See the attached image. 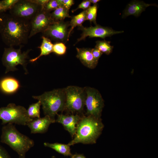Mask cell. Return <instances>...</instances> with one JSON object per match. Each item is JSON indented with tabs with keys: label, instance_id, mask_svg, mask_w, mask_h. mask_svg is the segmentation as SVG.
I'll return each mask as SVG.
<instances>
[{
	"label": "cell",
	"instance_id": "cell-1",
	"mask_svg": "<svg viewBox=\"0 0 158 158\" xmlns=\"http://www.w3.org/2000/svg\"><path fill=\"white\" fill-rule=\"evenodd\" d=\"M2 23L0 32L4 43L9 47L27 44L30 31V21L1 13Z\"/></svg>",
	"mask_w": 158,
	"mask_h": 158
},
{
	"label": "cell",
	"instance_id": "cell-2",
	"mask_svg": "<svg viewBox=\"0 0 158 158\" xmlns=\"http://www.w3.org/2000/svg\"><path fill=\"white\" fill-rule=\"evenodd\" d=\"M104 125L100 118L82 115L78 123L74 138L68 144H93L100 135Z\"/></svg>",
	"mask_w": 158,
	"mask_h": 158
},
{
	"label": "cell",
	"instance_id": "cell-3",
	"mask_svg": "<svg viewBox=\"0 0 158 158\" xmlns=\"http://www.w3.org/2000/svg\"><path fill=\"white\" fill-rule=\"evenodd\" d=\"M1 142L16 152L20 158H25L26 153L34 145L33 140L20 133L11 123L2 127Z\"/></svg>",
	"mask_w": 158,
	"mask_h": 158
},
{
	"label": "cell",
	"instance_id": "cell-4",
	"mask_svg": "<svg viewBox=\"0 0 158 158\" xmlns=\"http://www.w3.org/2000/svg\"><path fill=\"white\" fill-rule=\"evenodd\" d=\"M32 97L40 101L44 115L53 119H55L58 112L64 111L66 95L64 88L55 89Z\"/></svg>",
	"mask_w": 158,
	"mask_h": 158
},
{
	"label": "cell",
	"instance_id": "cell-5",
	"mask_svg": "<svg viewBox=\"0 0 158 158\" xmlns=\"http://www.w3.org/2000/svg\"><path fill=\"white\" fill-rule=\"evenodd\" d=\"M64 89L66 95L64 111L73 114H82L85 106L86 94L85 87L71 85Z\"/></svg>",
	"mask_w": 158,
	"mask_h": 158
},
{
	"label": "cell",
	"instance_id": "cell-6",
	"mask_svg": "<svg viewBox=\"0 0 158 158\" xmlns=\"http://www.w3.org/2000/svg\"><path fill=\"white\" fill-rule=\"evenodd\" d=\"M33 119L29 117L27 109L23 106L11 103L0 108V119L2 125L15 123L25 126Z\"/></svg>",
	"mask_w": 158,
	"mask_h": 158
},
{
	"label": "cell",
	"instance_id": "cell-7",
	"mask_svg": "<svg viewBox=\"0 0 158 158\" xmlns=\"http://www.w3.org/2000/svg\"><path fill=\"white\" fill-rule=\"evenodd\" d=\"M23 46H20L18 49H15L13 47L4 48L1 61L6 68L5 73L17 70L16 67L19 65H22L25 70H26L28 54L32 49L22 52L21 49Z\"/></svg>",
	"mask_w": 158,
	"mask_h": 158
},
{
	"label": "cell",
	"instance_id": "cell-8",
	"mask_svg": "<svg viewBox=\"0 0 158 158\" xmlns=\"http://www.w3.org/2000/svg\"><path fill=\"white\" fill-rule=\"evenodd\" d=\"M85 88L86 116L100 118L104 105V101L101 94L98 90L94 88L86 87Z\"/></svg>",
	"mask_w": 158,
	"mask_h": 158
},
{
	"label": "cell",
	"instance_id": "cell-9",
	"mask_svg": "<svg viewBox=\"0 0 158 158\" xmlns=\"http://www.w3.org/2000/svg\"><path fill=\"white\" fill-rule=\"evenodd\" d=\"M42 8V6L32 0H18L9 10V14L30 21Z\"/></svg>",
	"mask_w": 158,
	"mask_h": 158
},
{
	"label": "cell",
	"instance_id": "cell-10",
	"mask_svg": "<svg viewBox=\"0 0 158 158\" xmlns=\"http://www.w3.org/2000/svg\"><path fill=\"white\" fill-rule=\"evenodd\" d=\"M69 22L64 21L55 22L43 32L42 36L56 42L65 43L68 41Z\"/></svg>",
	"mask_w": 158,
	"mask_h": 158
},
{
	"label": "cell",
	"instance_id": "cell-11",
	"mask_svg": "<svg viewBox=\"0 0 158 158\" xmlns=\"http://www.w3.org/2000/svg\"><path fill=\"white\" fill-rule=\"evenodd\" d=\"M51 13L42 8L30 20L29 39L37 33L43 32L55 22L51 17Z\"/></svg>",
	"mask_w": 158,
	"mask_h": 158
},
{
	"label": "cell",
	"instance_id": "cell-12",
	"mask_svg": "<svg viewBox=\"0 0 158 158\" xmlns=\"http://www.w3.org/2000/svg\"><path fill=\"white\" fill-rule=\"evenodd\" d=\"M78 29L82 30V33L80 37L78 39L77 42L85 40L88 36L90 38L100 37L104 39L107 37L124 32L123 31H115L111 28L103 27L97 24L95 26H91L88 27L82 25L78 27Z\"/></svg>",
	"mask_w": 158,
	"mask_h": 158
},
{
	"label": "cell",
	"instance_id": "cell-13",
	"mask_svg": "<svg viewBox=\"0 0 158 158\" xmlns=\"http://www.w3.org/2000/svg\"><path fill=\"white\" fill-rule=\"evenodd\" d=\"M55 122L61 124L72 137L75 133L76 126L82 116L78 114L64 115L62 114H57Z\"/></svg>",
	"mask_w": 158,
	"mask_h": 158
},
{
	"label": "cell",
	"instance_id": "cell-14",
	"mask_svg": "<svg viewBox=\"0 0 158 158\" xmlns=\"http://www.w3.org/2000/svg\"><path fill=\"white\" fill-rule=\"evenodd\" d=\"M55 122V120L48 116L42 118H35L26 124L30 128L31 133H43L46 132L51 123Z\"/></svg>",
	"mask_w": 158,
	"mask_h": 158
},
{
	"label": "cell",
	"instance_id": "cell-15",
	"mask_svg": "<svg viewBox=\"0 0 158 158\" xmlns=\"http://www.w3.org/2000/svg\"><path fill=\"white\" fill-rule=\"evenodd\" d=\"M92 49L76 47L77 54L76 57L80 60L83 65L92 69L96 67L98 62L95 61L93 56Z\"/></svg>",
	"mask_w": 158,
	"mask_h": 158
},
{
	"label": "cell",
	"instance_id": "cell-16",
	"mask_svg": "<svg viewBox=\"0 0 158 158\" xmlns=\"http://www.w3.org/2000/svg\"><path fill=\"white\" fill-rule=\"evenodd\" d=\"M150 6H155L154 4H148L143 1L135 0L128 4L124 11L122 18H125L130 15L135 17L139 16L146 8Z\"/></svg>",
	"mask_w": 158,
	"mask_h": 158
},
{
	"label": "cell",
	"instance_id": "cell-17",
	"mask_svg": "<svg viewBox=\"0 0 158 158\" xmlns=\"http://www.w3.org/2000/svg\"><path fill=\"white\" fill-rule=\"evenodd\" d=\"M18 81L16 79L11 78H6L0 82V88L4 92L11 94L16 92L19 88Z\"/></svg>",
	"mask_w": 158,
	"mask_h": 158
},
{
	"label": "cell",
	"instance_id": "cell-18",
	"mask_svg": "<svg viewBox=\"0 0 158 158\" xmlns=\"http://www.w3.org/2000/svg\"><path fill=\"white\" fill-rule=\"evenodd\" d=\"M41 38L42 40L41 45L38 48L40 49V53L37 57L29 60V61L33 63L36 61L41 57L49 54L53 52V44L51 40L44 36H42Z\"/></svg>",
	"mask_w": 158,
	"mask_h": 158
},
{
	"label": "cell",
	"instance_id": "cell-19",
	"mask_svg": "<svg viewBox=\"0 0 158 158\" xmlns=\"http://www.w3.org/2000/svg\"><path fill=\"white\" fill-rule=\"evenodd\" d=\"M44 145L45 146L50 148L64 156H71L72 154L71 152L70 146L68 144L45 142L44 143Z\"/></svg>",
	"mask_w": 158,
	"mask_h": 158
},
{
	"label": "cell",
	"instance_id": "cell-20",
	"mask_svg": "<svg viewBox=\"0 0 158 158\" xmlns=\"http://www.w3.org/2000/svg\"><path fill=\"white\" fill-rule=\"evenodd\" d=\"M69 10L60 6L51 13V16L54 22L63 21L66 18H71L69 14Z\"/></svg>",
	"mask_w": 158,
	"mask_h": 158
},
{
	"label": "cell",
	"instance_id": "cell-21",
	"mask_svg": "<svg viewBox=\"0 0 158 158\" xmlns=\"http://www.w3.org/2000/svg\"><path fill=\"white\" fill-rule=\"evenodd\" d=\"M86 20L85 11H83L79 14L73 16L71 21L69 22L71 28L69 30L68 36L70 34L74 28L76 26L78 27L82 25V24Z\"/></svg>",
	"mask_w": 158,
	"mask_h": 158
},
{
	"label": "cell",
	"instance_id": "cell-22",
	"mask_svg": "<svg viewBox=\"0 0 158 158\" xmlns=\"http://www.w3.org/2000/svg\"><path fill=\"white\" fill-rule=\"evenodd\" d=\"M110 42L105 40L97 41L96 42L95 48L102 53L108 55L112 52L113 48V46L110 45Z\"/></svg>",
	"mask_w": 158,
	"mask_h": 158
},
{
	"label": "cell",
	"instance_id": "cell-23",
	"mask_svg": "<svg viewBox=\"0 0 158 158\" xmlns=\"http://www.w3.org/2000/svg\"><path fill=\"white\" fill-rule=\"evenodd\" d=\"M41 105V104L39 101L35 103L30 105L27 110L28 115L30 118L33 119L40 117Z\"/></svg>",
	"mask_w": 158,
	"mask_h": 158
},
{
	"label": "cell",
	"instance_id": "cell-24",
	"mask_svg": "<svg viewBox=\"0 0 158 158\" xmlns=\"http://www.w3.org/2000/svg\"><path fill=\"white\" fill-rule=\"evenodd\" d=\"M97 9L98 4H96L85 10L86 20H89L90 23L93 22L95 25L97 24L96 20Z\"/></svg>",
	"mask_w": 158,
	"mask_h": 158
},
{
	"label": "cell",
	"instance_id": "cell-25",
	"mask_svg": "<svg viewBox=\"0 0 158 158\" xmlns=\"http://www.w3.org/2000/svg\"><path fill=\"white\" fill-rule=\"evenodd\" d=\"M66 48L64 43L61 42H56L53 44V52L58 55H63L65 54Z\"/></svg>",
	"mask_w": 158,
	"mask_h": 158
},
{
	"label": "cell",
	"instance_id": "cell-26",
	"mask_svg": "<svg viewBox=\"0 0 158 158\" xmlns=\"http://www.w3.org/2000/svg\"><path fill=\"white\" fill-rule=\"evenodd\" d=\"M60 6L56 0H49L43 8L46 11L51 12Z\"/></svg>",
	"mask_w": 158,
	"mask_h": 158
},
{
	"label": "cell",
	"instance_id": "cell-27",
	"mask_svg": "<svg viewBox=\"0 0 158 158\" xmlns=\"http://www.w3.org/2000/svg\"><path fill=\"white\" fill-rule=\"evenodd\" d=\"M18 0H3L1 1L4 10L5 12L9 10Z\"/></svg>",
	"mask_w": 158,
	"mask_h": 158
},
{
	"label": "cell",
	"instance_id": "cell-28",
	"mask_svg": "<svg viewBox=\"0 0 158 158\" xmlns=\"http://www.w3.org/2000/svg\"><path fill=\"white\" fill-rule=\"evenodd\" d=\"M91 3L89 0H85L83 1L78 6V7L75 10L72 11L73 12L78 9H82L84 11L87 9L90 6Z\"/></svg>",
	"mask_w": 158,
	"mask_h": 158
},
{
	"label": "cell",
	"instance_id": "cell-29",
	"mask_svg": "<svg viewBox=\"0 0 158 158\" xmlns=\"http://www.w3.org/2000/svg\"><path fill=\"white\" fill-rule=\"evenodd\" d=\"M92 53L95 61L98 62L99 59L103 53L96 48L92 49Z\"/></svg>",
	"mask_w": 158,
	"mask_h": 158
},
{
	"label": "cell",
	"instance_id": "cell-30",
	"mask_svg": "<svg viewBox=\"0 0 158 158\" xmlns=\"http://www.w3.org/2000/svg\"><path fill=\"white\" fill-rule=\"evenodd\" d=\"M74 4L73 0H63L61 6H63L69 10L71 6Z\"/></svg>",
	"mask_w": 158,
	"mask_h": 158
},
{
	"label": "cell",
	"instance_id": "cell-31",
	"mask_svg": "<svg viewBox=\"0 0 158 158\" xmlns=\"http://www.w3.org/2000/svg\"><path fill=\"white\" fill-rule=\"evenodd\" d=\"M0 158H10L6 150L0 145Z\"/></svg>",
	"mask_w": 158,
	"mask_h": 158
},
{
	"label": "cell",
	"instance_id": "cell-32",
	"mask_svg": "<svg viewBox=\"0 0 158 158\" xmlns=\"http://www.w3.org/2000/svg\"><path fill=\"white\" fill-rule=\"evenodd\" d=\"M33 1L42 6V8L49 0H32Z\"/></svg>",
	"mask_w": 158,
	"mask_h": 158
},
{
	"label": "cell",
	"instance_id": "cell-33",
	"mask_svg": "<svg viewBox=\"0 0 158 158\" xmlns=\"http://www.w3.org/2000/svg\"><path fill=\"white\" fill-rule=\"evenodd\" d=\"M71 158H86L83 154H72Z\"/></svg>",
	"mask_w": 158,
	"mask_h": 158
},
{
	"label": "cell",
	"instance_id": "cell-34",
	"mask_svg": "<svg viewBox=\"0 0 158 158\" xmlns=\"http://www.w3.org/2000/svg\"><path fill=\"white\" fill-rule=\"evenodd\" d=\"M5 12L1 1H0V14Z\"/></svg>",
	"mask_w": 158,
	"mask_h": 158
},
{
	"label": "cell",
	"instance_id": "cell-35",
	"mask_svg": "<svg viewBox=\"0 0 158 158\" xmlns=\"http://www.w3.org/2000/svg\"><path fill=\"white\" fill-rule=\"evenodd\" d=\"M1 13L0 14V33L1 31L3 20Z\"/></svg>",
	"mask_w": 158,
	"mask_h": 158
},
{
	"label": "cell",
	"instance_id": "cell-36",
	"mask_svg": "<svg viewBox=\"0 0 158 158\" xmlns=\"http://www.w3.org/2000/svg\"><path fill=\"white\" fill-rule=\"evenodd\" d=\"M91 3H93L94 5L97 4V3L100 1V0H89Z\"/></svg>",
	"mask_w": 158,
	"mask_h": 158
}]
</instances>
